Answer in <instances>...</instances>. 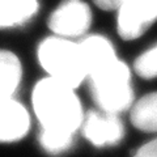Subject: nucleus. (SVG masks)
<instances>
[{"instance_id": "3", "label": "nucleus", "mask_w": 157, "mask_h": 157, "mask_svg": "<svg viewBox=\"0 0 157 157\" xmlns=\"http://www.w3.org/2000/svg\"><path fill=\"white\" fill-rule=\"evenodd\" d=\"M38 59L48 75L75 89L86 78V68L80 43L67 38L48 37L38 47Z\"/></svg>"}, {"instance_id": "9", "label": "nucleus", "mask_w": 157, "mask_h": 157, "mask_svg": "<svg viewBox=\"0 0 157 157\" xmlns=\"http://www.w3.org/2000/svg\"><path fill=\"white\" fill-rule=\"evenodd\" d=\"M131 123L143 132H157V92L141 97L131 106Z\"/></svg>"}, {"instance_id": "13", "label": "nucleus", "mask_w": 157, "mask_h": 157, "mask_svg": "<svg viewBox=\"0 0 157 157\" xmlns=\"http://www.w3.org/2000/svg\"><path fill=\"white\" fill-rule=\"evenodd\" d=\"M134 157H157V139H153L141 145Z\"/></svg>"}, {"instance_id": "5", "label": "nucleus", "mask_w": 157, "mask_h": 157, "mask_svg": "<svg viewBox=\"0 0 157 157\" xmlns=\"http://www.w3.org/2000/svg\"><path fill=\"white\" fill-rule=\"evenodd\" d=\"M92 11L82 0H63L48 17V28L62 38L80 37L92 25Z\"/></svg>"}, {"instance_id": "4", "label": "nucleus", "mask_w": 157, "mask_h": 157, "mask_svg": "<svg viewBox=\"0 0 157 157\" xmlns=\"http://www.w3.org/2000/svg\"><path fill=\"white\" fill-rule=\"evenodd\" d=\"M117 11L118 33L126 41H132L157 21V0H123Z\"/></svg>"}, {"instance_id": "11", "label": "nucleus", "mask_w": 157, "mask_h": 157, "mask_svg": "<svg viewBox=\"0 0 157 157\" xmlns=\"http://www.w3.org/2000/svg\"><path fill=\"white\" fill-rule=\"evenodd\" d=\"M73 140H75V135L55 134V132H48L43 130L39 134V143H41L42 148L52 156H58L68 151L72 147Z\"/></svg>"}, {"instance_id": "1", "label": "nucleus", "mask_w": 157, "mask_h": 157, "mask_svg": "<svg viewBox=\"0 0 157 157\" xmlns=\"http://www.w3.org/2000/svg\"><path fill=\"white\" fill-rule=\"evenodd\" d=\"M32 101L43 131L75 135L81 126V104L71 86L51 77L42 78L34 86Z\"/></svg>"}, {"instance_id": "8", "label": "nucleus", "mask_w": 157, "mask_h": 157, "mask_svg": "<svg viewBox=\"0 0 157 157\" xmlns=\"http://www.w3.org/2000/svg\"><path fill=\"white\" fill-rule=\"evenodd\" d=\"M38 11L37 0H0V28L20 26Z\"/></svg>"}, {"instance_id": "14", "label": "nucleus", "mask_w": 157, "mask_h": 157, "mask_svg": "<svg viewBox=\"0 0 157 157\" xmlns=\"http://www.w3.org/2000/svg\"><path fill=\"white\" fill-rule=\"evenodd\" d=\"M94 4L104 11H117L123 0H93Z\"/></svg>"}, {"instance_id": "12", "label": "nucleus", "mask_w": 157, "mask_h": 157, "mask_svg": "<svg viewBox=\"0 0 157 157\" xmlns=\"http://www.w3.org/2000/svg\"><path fill=\"white\" fill-rule=\"evenodd\" d=\"M136 73L143 78L157 77V43L136 58L134 63Z\"/></svg>"}, {"instance_id": "6", "label": "nucleus", "mask_w": 157, "mask_h": 157, "mask_svg": "<svg viewBox=\"0 0 157 157\" xmlns=\"http://www.w3.org/2000/svg\"><path fill=\"white\" fill-rule=\"evenodd\" d=\"M82 134L96 147L119 144L124 137V126L118 114L90 110L82 117Z\"/></svg>"}, {"instance_id": "10", "label": "nucleus", "mask_w": 157, "mask_h": 157, "mask_svg": "<svg viewBox=\"0 0 157 157\" xmlns=\"http://www.w3.org/2000/svg\"><path fill=\"white\" fill-rule=\"evenodd\" d=\"M22 68L13 52L0 50V98L12 97L21 81Z\"/></svg>"}, {"instance_id": "7", "label": "nucleus", "mask_w": 157, "mask_h": 157, "mask_svg": "<svg viewBox=\"0 0 157 157\" xmlns=\"http://www.w3.org/2000/svg\"><path fill=\"white\" fill-rule=\"evenodd\" d=\"M30 118L28 110L12 97L0 98V141L12 143L28 134Z\"/></svg>"}, {"instance_id": "2", "label": "nucleus", "mask_w": 157, "mask_h": 157, "mask_svg": "<svg viewBox=\"0 0 157 157\" xmlns=\"http://www.w3.org/2000/svg\"><path fill=\"white\" fill-rule=\"evenodd\" d=\"M93 101L100 110L119 114L134 105L131 73L124 62L114 59L88 73Z\"/></svg>"}]
</instances>
